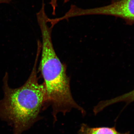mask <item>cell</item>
<instances>
[{"label":"cell","instance_id":"6","mask_svg":"<svg viewBox=\"0 0 134 134\" xmlns=\"http://www.w3.org/2000/svg\"><path fill=\"white\" fill-rule=\"evenodd\" d=\"M58 0H50V4L52 9V13L53 14L55 13L56 8L58 6ZM64 3H66L68 2L69 0H63Z\"/></svg>","mask_w":134,"mask_h":134},{"label":"cell","instance_id":"8","mask_svg":"<svg viewBox=\"0 0 134 134\" xmlns=\"http://www.w3.org/2000/svg\"><path fill=\"white\" fill-rule=\"evenodd\" d=\"M112 1V2H113L117 1H120V0H111Z\"/></svg>","mask_w":134,"mask_h":134},{"label":"cell","instance_id":"1","mask_svg":"<svg viewBox=\"0 0 134 134\" xmlns=\"http://www.w3.org/2000/svg\"><path fill=\"white\" fill-rule=\"evenodd\" d=\"M41 46L37 50L33 68L29 78L19 88H10L7 72L3 77V98L0 100V119L12 125L13 134H21L39 119V114L47 106L46 94L43 83L39 82L38 62Z\"/></svg>","mask_w":134,"mask_h":134},{"label":"cell","instance_id":"7","mask_svg":"<svg viewBox=\"0 0 134 134\" xmlns=\"http://www.w3.org/2000/svg\"><path fill=\"white\" fill-rule=\"evenodd\" d=\"M10 0H0V3H8L10 1Z\"/></svg>","mask_w":134,"mask_h":134},{"label":"cell","instance_id":"2","mask_svg":"<svg viewBox=\"0 0 134 134\" xmlns=\"http://www.w3.org/2000/svg\"><path fill=\"white\" fill-rule=\"evenodd\" d=\"M37 16L42 37L39 69L45 88L47 106H52L54 122L58 114L65 115L73 109L79 110L84 115L86 114L85 110L73 98L66 66L58 58L53 46L52 38L53 28L48 24V17L44 7H42Z\"/></svg>","mask_w":134,"mask_h":134},{"label":"cell","instance_id":"3","mask_svg":"<svg viewBox=\"0 0 134 134\" xmlns=\"http://www.w3.org/2000/svg\"><path fill=\"white\" fill-rule=\"evenodd\" d=\"M76 16L91 15L112 16L124 20L130 25L134 24V0H120L103 7L84 9L76 7L74 10Z\"/></svg>","mask_w":134,"mask_h":134},{"label":"cell","instance_id":"4","mask_svg":"<svg viewBox=\"0 0 134 134\" xmlns=\"http://www.w3.org/2000/svg\"><path fill=\"white\" fill-rule=\"evenodd\" d=\"M77 134H130V132L120 133L115 127H91L83 123L77 132Z\"/></svg>","mask_w":134,"mask_h":134},{"label":"cell","instance_id":"5","mask_svg":"<svg viewBox=\"0 0 134 134\" xmlns=\"http://www.w3.org/2000/svg\"><path fill=\"white\" fill-rule=\"evenodd\" d=\"M133 102H134V89L132 91L118 96L115 98L101 101L99 103L98 106L100 110H103L105 107L115 103L125 102L127 105H128Z\"/></svg>","mask_w":134,"mask_h":134}]
</instances>
